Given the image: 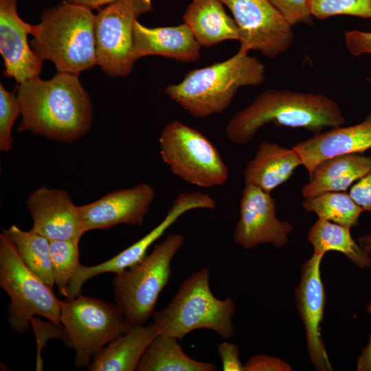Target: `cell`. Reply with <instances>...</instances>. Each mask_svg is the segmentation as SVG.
<instances>
[{"instance_id":"6da1fadb","label":"cell","mask_w":371,"mask_h":371,"mask_svg":"<svg viewBox=\"0 0 371 371\" xmlns=\"http://www.w3.org/2000/svg\"><path fill=\"white\" fill-rule=\"evenodd\" d=\"M78 76L56 72L49 80L38 76L18 84L22 118L17 131L67 144L85 135L92 126L93 107Z\"/></svg>"},{"instance_id":"7a4b0ae2","label":"cell","mask_w":371,"mask_h":371,"mask_svg":"<svg viewBox=\"0 0 371 371\" xmlns=\"http://www.w3.org/2000/svg\"><path fill=\"white\" fill-rule=\"evenodd\" d=\"M345 122L338 104L326 95L273 89L261 92L237 112L227 122L225 134L233 143L244 144L271 123L315 134L325 128L341 126Z\"/></svg>"},{"instance_id":"3957f363","label":"cell","mask_w":371,"mask_h":371,"mask_svg":"<svg viewBox=\"0 0 371 371\" xmlns=\"http://www.w3.org/2000/svg\"><path fill=\"white\" fill-rule=\"evenodd\" d=\"M30 47L41 60L52 62L57 72L79 75L95 65V14L63 1L41 14Z\"/></svg>"},{"instance_id":"277c9868","label":"cell","mask_w":371,"mask_h":371,"mask_svg":"<svg viewBox=\"0 0 371 371\" xmlns=\"http://www.w3.org/2000/svg\"><path fill=\"white\" fill-rule=\"evenodd\" d=\"M265 80V67L256 57L238 52L229 59L189 71L182 81L168 85L166 93L196 118L225 111L241 87Z\"/></svg>"},{"instance_id":"5b68a950","label":"cell","mask_w":371,"mask_h":371,"mask_svg":"<svg viewBox=\"0 0 371 371\" xmlns=\"http://www.w3.org/2000/svg\"><path fill=\"white\" fill-rule=\"evenodd\" d=\"M231 297L218 299L210 285V269L193 272L180 285L170 303L155 311L153 324L159 334L182 339L190 332L208 329L225 339L235 335Z\"/></svg>"},{"instance_id":"8992f818","label":"cell","mask_w":371,"mask_h":371,"mask_svg":"<svg viewBox=\"0 0 371 371\" xmlns=\"http://www.w3.org/2000/svg\"><path fill=\"white\" fill-rule=\"evenodd\" d=\"M184 240L182 234H171L140 261L115 274V304L131 326L145 324L155 311L159 294L169 282L172 260Z\"/></svg>"},{"instance_id":"52a82bcc","label":"cell","mask_w":371,"mask_h":371,"mask_svg":"<svg viewBox=\"0 0 371 371\" xmlns=\"http://www.w3.org/2000/svg\"><path fill=\"white\" fill-rule=\"evenodd\" d=\"M0 286L10 297L8 322L14 332H27L36 315L63 326L62 301L56 297L52 286L25 265L14 244L3 232L0 234Z\"/></svg>"},{"instance_id":"ba28073f","label":"cell","mask_w":371,"mask_h":371,"mask_svg":"<svg viewBox=\"0 0 371 371\" xmlns=\"http://www.w3.org/2000/svg\"><path fill=\"white\" fill-rule=\"evenodd\" d=\"M159 142L162 160L182 180L202 188L221 186L227 181L229 170L218 150L199 131L172 121Z\"/></svg>"},{"instance_id":"9c48e42d","label":"cell","mask_w":371,"mask_h":371,"mask_svg":"<svg viewBox=\"0 0 371 371\" xmlns=\"http://www.w3.org/2000/svg\"><path fill=\"white\" fill-rule=\"evenodd\" d=\"M60 322L75 350L77 368H88L107 344L132 327L116 304L81 294L62 302Z\"/></svg>"},{"instance_id":"30bf717a","label":"cell","mask_w":371,"mask_h":371,"mask_svg":"<svg viewBox=\"0 0 371 371\" xmlns=\"http://www.w3.org/2000/svg\"><path fill=\"white\" fill-rule=\"evenodd\" d=\"M153 9L152 0H117L95 15L97 65L111 78L129 75L133 58V28L137 18Z\"/></svg>"},{"instance_id":"8fae6325","label":"cell","mask_w":371,"mask_h":371,"mask_svg":"<svg viewBox=\"0 0 371 371\" xmlns=\"http://www.w3.org/2000/svg\"><path fill=\"white\" fill-rule=\"evenodd\" d=\"M232 12L239 31L238 52L257 50L273 58L292 45V26L268 0H221Z\"/></svg>"},{"instance_id":"7c38bea8","label":"cell","mask_w":371,"mask_h":371,"mask_svg":"<svg viewBox=\"0 0 371 371\" xmlns=\"http://www.w3.org/2000/svg\"><path fill=\"white\" fill-rule=\"evenodd\" d=\"M215 207V199L207 194L180 192L161 222L141 239L104 262L90 267L81 265L69 283L68 299L80 295L83 284L89 279L104 273H120L140 261L146 255L150 246L183 214L194 209L213 210Z\"/></svg>"},{"instance_id":"4fadbf2b","label":"cell","mask_w":371,"mask_h":371,"mask_svg":"<svg viewBox=\"0 0 371 371\" xmlns=\"http://www.w3.org/2000/svg\"><path fill=\"white\" fill-rule=\"evenodd\" d=\"M276 201L270 193L253 185H246L240 200V217L234 240L246 249L269 243L277 248L285 246L293 227L280 220Z\"/></svg>"},{"instance_id":"5bb4252c","label":"cell","mask_w":371,"mask_h":371,"mask_svg":"<svg viewBox=\"0 0 371 371\" xmlns=\"http://www.w3.org/2000/svg\"><path fill=\"white\" fill-rule=\"evenodd\" d=\"M322 254L313 253L304 262L300 280L295 291L297 308L306 334V343L310 359L320 371L333 370L321 335L326 303V292L321 277Z\"/></svg>"},{"instance_id":"9a60e30c","label":"cell","mask_w":371,"mask_h":371,"mask_svg":"<svg viewBox=\"0 0 371 371\" xmlns=\"http://www.w3.org/2000/svg\"><path fill=\"white\" fill-rule=\"evenodd\" d=\"M155 196L153 187L142 183L79 206L84 230L109 229L120 224L142 226Z\"/></svg>"},{"instance_id":"2e32d148","label":"cell","mask_w":371,"mask_h":371,"mask_svg":"<svg viewBox=\"0 0 371 371\" xmlns=\"http://www.w3.org/2000/svg\"><path fill=\"white\" fill-rule=\"evenodd\" d=\"M32 219V230L49 241H80L85 232L79 206L64 190L42 186L26 201Z\"/></svg>"},{"instance_id":"e0dca14e","label":"cell","mask_w":371,"mask_h":371,"mask_svg":"<svg viewBox=\"0 0 371 371\" xmlns=\"http://www.w3.org/2000/svg\"><path fill=\"white\" fill-rule=\"evenodd\" d=\"M17 0H0V53L3 75L17 84L40 76L42 63L32 51L27 35H34L37 25L23 21L16 10Z\"/></svg>"},{"instance_id":"ac0fdd59","label":"cell","mask_w":371,"mask_h":371,"mask_svg":"<svg viewBox=\"0 0 371 371\" xmlns=\"http://www.w3.org/2000/svg\"><path fill=\"white\" fill-rule=\"evenodd\" d=\"M310 175L315 167L329 158L347 154H362L371 149V113L361 122L322 131L292 147Z\"/></svg>"},{"instance_id":"d6986e66","label":"cell","mask_w":371,"mask_h":371,"mask_svg":"<svg viewBox=\"0 0 371 371\" xmlns=\"http://www.w3.org/2000/svg\"><path fill=\"white\" fill-rule=\"evenodd\" d=\"M201 45L185 23L170 27H148L136 21L133 28V58L158 55L184 63L201 58Z\"/></svg>"},{"instance_id":"ffe728a7","label":"cell","mask_w":371,"mask_h":371,"mask_svg":"<svg viewBox=\"0 0 371 371\" xmlns=\"http://www.w3.org/2000/svg\"><path fill=\"white\" fill-rule=\"evenodd\" d=\"M300 166H302L300 157L292 147L263 141L244 170L245 184L271 193L288 181Z\"/></svg>"},{"instance_id":"44dd1931","label":"cell","mask_w":371,"mask_h":371,"mask_svg":"<svg viewBox=\"0 0 371 371\" xmlns=\"http://www.w3.org/2000/svg\"><path fill=\"white\" fill-rule=\"evenodd\" d=\"M159 335L154 324L132 326L107 344L93 358L90 371H133L146 350Z\"/></svg>"},{"instance_id":"7402d4cb","label":"cell","mask_w":371,"mask_h":371,"mask_svg":"<svg viewBox=\"0 0 371 371\" xmlns=\"http://www.w3.org/2000/svg\"><path fill=\"white\" fill-rule=\"evenodd\" d=\"M371 172V157L347 154L326 159L309 175V181L302 188L304 198L327 192L346 191L355 181Z\"/></svg>"},{"instance_id":"603a6c76","label":"cell","mask_w":371,"mask_h":371,"mask_svg":"<svg viewBox=\"0 0 371 371\" xmlns=\"http://www.w3.org/2000/svg\"><path fill=\"white\" fill-rule=\"evenodd\" d=\"M221 0H192L183 19L201 46L210 47L226 40L239 41L235 20L225 11Z\"/></svg>"},{"instance_id":"cb8c5ba5","label":"cell","mask_w":371,"mask_h":371,"mask_svg":"<svg viewBox=\"0 0 371 371\" xmlns=\"http://www.w3.org/2000/svg\"><path fill=\"white\" fill-rule=\"evenodd\" d=\"M350 227L318 218L310 228L307 240L313 253L325 255L330 251L344 254L360 269L371 267V256L355 241Z\"/></svg>"},{"instance_id":"d4e9b609","label":"cell","mask_w":371,"mask_h":371,"mask_svg":"<svg viewBox=\"0 0 371 371\" xmlns=\"http://www.w3.org/2000/svg\"><path fill=\"white\" fill-rule=\"evenodd\" d=\"M178 339L159 334L150 344L139 363V371H214L216 364L188 356Z\"/></svg>"},{"instance_id":"484cf974","label":"cell","mask_w":371,"mask_h":371,"mask_svg":"<svg viewBox=\"0 0 371 371\" xmlns=\"http://www.w3.org/2000/svg\"><path fill=\"white\" fill-rule=\"evenodd\" d=\"M2 232L14 244L25 265L45 284L53 287L55 281L50 255V241L34 232L23 231L12 225Z\"/></svg>"},{"instance_id":"4316f807","label":"cell","mask_w":371,"mask_h":371,"mask_svg":"<svg viewBox=\"0 0 371 371\" xmlns=\"http://www.w3.org/2000/svg\"><path fill=\"white\" fill-rule=\"evenodd\" d=\"M302 207L306 212L315 213L319 218L350 228L358 225L363 212L349 194L341 192H327L305 198Z\"/></svg>"},{"instance_id":"83f0119b","label":"cell","mask_w":371,"mask_h":371,"mask_svg":"<svg viewBox=\"0 0 371 371\" xmlns=\"http://www.w3.org/2000/svg\"><path fill=\"white\" fill-rule=\"evenodd\" d=\"M80 241H50V255L52 271L59 293L68 297V285L74 273L81 265L79 262Z\"/></svg>"},{"instance_id":"f1b7e54d","label":"cell","mask_w":371,"mask_h":371,"mask_svg":"<svg viewBox=\"0 0 371 371\" xmlns=\"http://www.w3.org/2000/svg\"><path fill=\"white\" fill-rule=\"evenodd\" d=\"M310 9L320 20L336 15L371 19V0H311Z\"/></svg>"},{"instance_id":"f546056e","label":"cell","mask_w":371,"mask_h":371,"mask_svg":"<svg viewBox=\"0 0 371 371\" xmlns=\"http://www.w3.org/2000/svg\"><path fill=\"white\" fill-rule=\"evenodd\" d=\"M21 109L16 94L0 85V150L8 152L12 148V128Z\"/></svg>"},{"instance_id":"4dcf8cb0","label":"cell","mask_w":371,"mask_h":371,"mask_svg":"<svg viewBox=\"0 0 371 371\" xmlns=\"http://www.w3.org/2000/svg\"><path fill=\"white\" fill-rule=\"evenodd\" d=\"M30 324L34 329L37 342L38 355L36 368L37 370H42L43 361L41 357V350L45 346L47 341L52 338H56L71 348V339L63 326L58 325L52 321L45 322L33 317L30 320Z\"/></svg>"},{"instance_id":"1f68e13d","label":"cell","mask_w":371,"mask_h":371,"mask_svg":"<svg viewBox=\"0 0 371 371\" xmlns=\"http://www.w3.org/2000/svg\"><path fill=\"white\" fill-rule=\"evenodd\" d=\"M291 25H312L313 16L310 9L311 0H268Z\"/></svg>"},{"instance_id":"d6a6232c","label":"cell","mask_w":371,"mask_h":371,"mask_svg":"<svg viewBox=\"0 0 371 371\" xmlns=\"http://www.w3.org/2000/svg\"><path fill=\"white\" fill-rule=\"evenodd\" d=\"M291 365L284 360L265 354L256 355L243 364V371H291Z\"/></svg>"},{"instance_id":"836d02e7","label":"cell","mask_w":371,"mask_h":371,"mask_svg":"<svg viewBox=\"0 0 371 371\" xmlns=\"http://www.w3.org/2000/svg\"><path fill=\"white\" fill-rule=\"evenodd\" d=\"M344 40L346 48L352 55L371 54V32L346 31Z\"/></svg>"},{"instance_id":"e575fe53","label":"cell","mask_w":371,"mask_h":371,"mask_svg":"<svg viewBox=\"0 0 371 371\" xmlns=\"http://www.w3.org/2000/svg\"><path fill=\"white\" fill-rule=\"evenodd\" d=\"M218 353L223 371H243L240 351L236 344L226 341H223L218 346Z\"/></svg>"},{"instance_id":"d590c367","label":"cell","mask_w":371,"mask_h":371,"mask_svg":"<svg viewBox=\"0 0 371 371\" xmlns=\"http://www.w3.org/2000/svg\"><path fill=\"white\" fill-rule=\"evenodd\" d=\"M349 194L363 211L371 212V172L351 187Z\"/></svg>"},{"instance_id":"8d00e7d4","label":"cell","mask_w":371,"mask_h":371,"mask_svg":"<svg viewBox=\"0 0 371 371\" xmlns=\"http://www.w3.org/2000/svg\"><path fill=\"white\" fill-rule=\"evenodd\" d=\"M357 370L371 371V335L357 361Z\"/></svg>"},{"instance_id":"74e56055","label":"cell","mask_w":371,"mask_h":371,"mask_svg":"<svg viewBox=\"0 0 371 371\" xmlns=\"http://www.w3.org/2000/svg\"><path fill=\"white\" fill-rule=\"evenodd\" d=\"M69 3L82 5L92 9H99L102 6L109 5L117 0H66Z\"/></svg>"},{"instance_id":"f35d334b","label":"cell","mask_w":371,"mask_h":371,"mask_svg":"<svg viewBox=\"0 0 371 371\" xmlns=\"http://www.w3.org/2000/svg\"><path fill=\"white\" fill-rule=\"evenodd\" d=\"M357 242L371 256V234L361 236Z\"/></svg>"},{"instance_id":"ab89813d","label":"cell","mask_w":371,"mask_h":371,"mask_svg":"<svg viewBox=\"0 0 371 371\" xmlns=\"http://www.w3.org/2000/svg\"><path fill=\"white\" fill-rule=\"evenodd\" d=\"M367 311L369 314L371 315V301L369 302V304L367 306Z\"/></svg>"},{"instance_id":"60d3db41","label":"cell","mask_w":371,"mask_h":371,"mask_svg":"<svg viewBox=\"0 0 371 371\" xmlns=\"http://www.w3.org/2000/svg\"><path fill=\"white\" fill-rule=\"evenodd\" d=\"M366 80H367L368 82H371V78H370L366 79Z\"/></svg>"}]
</instances>
